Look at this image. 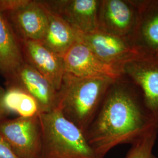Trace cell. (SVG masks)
<instances>
[{
    "instance_id": "obj_2",
    "label": "cell",
    "mask_w": 158,
    "mask_h": 158,
    "mask_svg": "<svg viewBox=\"0 0 158 158\" xmlns=\"http://www.w3.org/2000/svg\"><path fill=\"white\" fill-rule=\"evenodd\" d=\"M115 80L106 76L77 77L65 73L56 108L85 134Z\"/></svg>"
},
{
    "instance_id": "obj_12",
    "label": "cell",
    "mask_w": 158,
    "mask_h": 158,
    "mask_svg": "<svg viewBox=\"0 0 158 158\" xmlns=\"http://www.w3.org/2000/svg\"><path fill=\"white\" fill-rule=\"evenodd\" d=\"M25 62L28 63L59 90L65 74L62 57L44 45L41 41H21Z\"/></svg>"
},
{
    "instance_id": "obj_8",
    "label": "cell",
    "mask_w": 158,
    "mask_h": 158,
    "mask_svg": "<svg viewBox=\"0 0 158 158\" xmlns=\"http://www.w3.org/2000/svg\"><path fill=\"white\" fill-rule=\"evenodd\" d=\"M21 41H41L48 23V11L42 1L23 0L15 10L4 13Z\"/></svg>"
},
{
    "instance_id": "obj_20",
    "label": "cell",
    "mask_w": 158,
    "mask_h": 158,
    "mask_svg": "<svg viewBox=\"0 0 158 158\" xmlns=\"http://www.w3.org/2000/svg\"><path fill=\"white\" fill-rule=\"evenodd\" d=\"M155 58H156V59H158V56H157L156 57H155Z\"/></svg>"
},
{
    "instance_id": "obj_10",
    "label": "cell",
    "mask_w": 158,
    "mask_h": 158,
    "mask_svg": "<svg viewBox=\"0 0 158 158\" xmlns=\"http://www.w3.org/2000/svg\"><path fill=\"white\" fill-rule=\"evenodd\" d=\"M62 57L65 73L73 76H106L115 80L123 77L119 69L102 62L80 40Z\"/></svg>"
},
{
    "instance_id": "obj_14",
    "label": "cell",
    "mask_w": 158,
    "mask_h": 158,
    "mask_svg": "<svg viewBox=\"0 0 158 158\" xmlns=\"http://www.w3.org/2000/svg\"><path fill=\"white\" fill-rule=\"evenodd\" d=\"M25 63L21 40L6 14L0 11V73L9 85Z\"/></svg>"
},
{
    "instance_id": "obj_6",
    "label": "cell",
    "mask_w": 158,
    "mask_h": 158,
    "mask_svg": "<svg viewBox=\"0 0 158 158\" xmlns=\"http://www.w3.org/2000/svg\"><path fill=\"white\" fill-rule=\"evenodd\" d=\"M138 16L136 0H100L98 30L130 42Z\"/></svg>"
},
{
    "instance_id": "obj_1",
    "label": "cell",
    "mask_w": 158,
    "mask_h": 158,
    "mask_svg": "<svg viewBox=\"0 0 158 158\" xmlns=\"http://www.w3.org/2000/svg\"><path fill=\"white\" fill-rule=\"evenodd\" d=\"M158 130L135 86L124 77L110 85L85 135L97 158L114 147L133 145Z\"/></svg>"
},
{
    "instance_id": "obj_15",
    "label": "cell",
    "mask_w": 158,
    "mask_h": 158,
    "mask_svg": "<svg viewBox=\"0 0 158 158\" xmlns=\"http://www.w3.org/2000/svg\"><path fill=\"white\" fill-rule=\"evenodd\" d=\"M47 10L48 23L45 34L41 42L50 50L63 57L80 40L81 34L56 14L48 8Z\"/></svg>"
},
{
    "instance_id": "obj_18",
    "label": "cell",
    "mask_w": 158,
    "mask_h": 158,
    "mask_svg": "<svg viewBox=\"0 0 158 158\" xmlns=\"http://www.w3.org/2000/svg\"><path fill=\"white\" fill-rule=\"evenodd\" d=\"M0 158H19L9 143L0 135Z\"/></svg>"
},
{
    "instance_id": "obj_5",
    "label": "cell",
    "mask_w": 158,
    "mask_h": 158,
    "mask_svg": "<svg viewBox=\"0 0 158 158\" xmlns=\"http://www.w3.org/2000/svg\"><path fill=\"white\" fill-rule=\"evenodd\" d=\"M120 71L135 86L149 113L158 123V59L136 56L123 63Z\"/></svg>"
},
{
    "instance_id": "obj_11",
    "label": "cell",
    "mask_w": 158,
    "mask_h": 158,
    "mask_svg": "<svg viewBox=\"0 0 158 158\" xmlns=\"http://www.w3.org/2000/svg\"><path fill=\"white\" fill-rule=\"evenodd\" d=\"M80 40L102 62L119 71L123 63L139 56L128 40L99 30L80 34Z\"/></svg>"
},
{
    "instance_id": "obj_7",
    "label": "cell",
    "mask_w": 158,
    "mask_h": 158,
    "mask_svg": "<svg viewBox=\"0 0 158 158\" xmlns=\"http://www.w3.org/2000/svg\"><path fill=\"white\" fill-rule=\"evenodd\" d=\"M100 0L42 1L46 7L81 34L98 30Z\"/></svg>"
},
{
    "instance_id": "obj_17",
    "label": "cell",
    "mask_w": 158,
    "mask_h": 158,
    "mask_svg": "<svg viewBox=\"0 0 158 158\" xmlns=\"http://www.w3.org/2000/svg\"><path fill=\"white\" fill-rule=\"evenodd\" d=\"M158 135V130L153 131L131 145L125 158H156L153 148Z\"/></svg>"
},
{
    "instance_id": "obj_3",
    "label": "cell",
    "mask_w": 158,
    "mask_h": 158,
    "mask_svg": "<svg viewBox=\"0 0 158 158\" xmlns=\"http://www.w3.org/2000/svg\"><path fill=\"white\" fill-rule=\"evenodd\" d=\"M42 130L40 158H97L85 132L58 109L39 115Z\"/></svg>"
},
{
    "instance_id": "obj_4",
    "label": "cell",
    "mask_w": 158,
    "mask_h": 158,
    "mask_svg": "<svg viewBox=\"0 0 158 158\" xmlns=\"http://www.w3.org/2000/svg\"><path fill=\"white\" fill-rule=\"evenodd\" d=\"M0 135L19 158H40L42 130L39 115L1 120Z\"/></svg>"
},
{
    "instance_id": "obj_9",
    "label": "cell",
    "mask_w": 158,
    "mask_h": 158,
    "mask_svg": "<svg viewBox=\"0 0 158 158\" xmlns=\"http://www.w3.org/2000/svg\"><path fill=\"white\" fill-rule=\"evenodd\" d=\"M138 16L130 43L139 56H158V0H136Z\"/></svg>"
},
{
    "instance_id": "obj_19",
    "label": "cell",
    "mask_w": 158,
    "mask_h": 158,
    "mask_svg": "<svg viewBox=\"0 0 158 158\" xmlns=\"http://www.w3.org/2000/svg\"><path fill=\"white\" fill-rule=\"evenodd\" d=\"M5 90L0 85V120H3L4 119L7 117L9 114L10 112L6 108L4 102H3V97L4 95Z\"/></svg>"
},
{
    "instance_id": "obj_16",
    "label": "cell",
    "mask_w": 158,
    "mask_h": 158,
    "mask_svg": "<svg viewBox=\"0 0 158 158\" xmlns=\"http://www.w3.org/2000/svg\"><path fill=\"white\" fill-rule=\"evenodd\" d=\"M3 102L10 113H15L18 117H32L40 114L39 105L34 97L15 85L7 87Z\"/></svg>"
},
{
    "instance_id": "obj_13",
    "label": "cell",
    "mask_w": 158,
    "mask_h": 158,
    "mask_svg": "<svg viewBox=\"0 0 158 158\" xmlns=\"http://www.w3.org/2000/svg\"><path fill=\"white\" fill-rule=\"evenodd\" d=\"M15 85L27 91L37 102L40 113L51 111L56 108L58 91L53 85L28 63L18 70L6 87Z\"/></svg>"
}]
</instances>
